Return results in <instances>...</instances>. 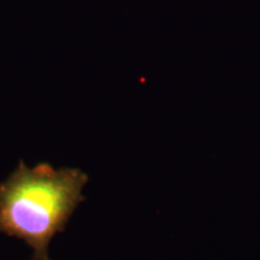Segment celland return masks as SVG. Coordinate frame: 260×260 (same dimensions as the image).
Returning <instances> with one entry per match:
<instances>
[{
  "label": "cell",
  "mask_w": 260,
  "mask_h": 260,
  "mask_svg": "<svg viewBox=\"0 0 260 260\" xmlns=\"http://www.w3.org/2000/svg\"><path fill=\"white\" fill-rule=\"evenodd\" d=\"M88 176L75 168L47 162L29 168L23 160L0 183V234L23 240L31 260H51L48 246L61 233L81 201Z\"/></svg>",
  "instance_id": "cell-1"
}]
</instances>
